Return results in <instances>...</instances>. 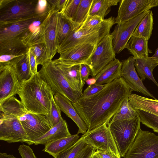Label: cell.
<instances>
[{
  "label": "cell",
  "mask_w": 158,
  "mask_h": 158,
  "mask_svg": "<svg viewBox=\"0 0 158 158\" xmlns=\"http://www.w3.org/2000/svg\"><path fill=\"white\" fill-rule=\"evenodd\" d=\"M132 91L124 79L120 77L106 84L97 94L79 98L73 106L86 124L89 132L109 123L123 101Z\"/></svg>",
  "instance_id": "obj_1"
},
{
  "label": "cell",
  "mask_w": 158,
  "mask_h": 158,
  "mask_svg": "<svg viewBox=\"0 0 158 158\" xmlns=\"http://www.w3.org/2000/svg\"><path fill=\"white\" fill-rule=\"evenodd\" d=\"M18 94L29 111L48 114L53 94L51 87L38 71L28 80L21 83Z\"/></svg>",
  "instance_id": "obj_2"
},
{
  "label": "cell",
  "mask_w": 158,
  "mask_h": 158,
  "mask_svg": "<svg viewBox=\"0 0 158 158\" xmlns=\"http://www.w3.org/2000/svg\"><path fill=\"white\" fill-rule=\"evenodd\" d=\"M115 24V18L111 17L104 19L102 23L88 29L79 28L71 32L58 47L60 53L75 46L86 44L97 45L105 36L110 34V29Z\"/></svg>",
  "instance_id": "obj_3"
},
{
  "label": "cell",
  "mask_w": 158,
  "mask_h": 158,
  "mask_svg": "<svg viewBox=\"0 0 158 158\" xmlns=\"http://www.w3.org/2000/svg\"><path fill=\"white\" fill-rule=\"evenodd\" d=\"M141 123L138 114L133 118L109 123L110 130L121 157L125 156L133 143L141 129Z\"/></svg>",
  "instance_id": "obj_4"
},
{
  "label": "cell",
  "mask_w": 158,
  "mask_h": 158,
  "mask_svg": "<svg viewBox=\"0 0 158 158\" xmlns=\"http://www.w3.org/2000/svg\"><path fill=\"white\" fill-rule=\"evenodd\" d=\"M38 73L51 87L53 95L61 94L68 98L72 103L76 102L79 98L77 93L52 60L42 65Z\"/></svg>",
  "instance_id": "obj_5"
},
{
  "label": "cell",
  "mask_w": 158,
  "mask_h": 158,
  "mask_svg": "<svg viewBox=\"0 0 158 158\" xmlns=\"http://www.w3.org/2000/svg\"><path fill=\"white\" fill-rule=\"evenodd\" d=\"M124 158H158V136L140 129Z\"/></svg>",
  "instance_id": "obj_6"
},
{
  "label": "cell",
  "mask_w": 158,
  "mask_h": 158,
  "mask_svg": "<svg viewBox=\"0 0 158 158\" xmlns=\"http://www.w3.org/2000/svg\"><path fill=\"white\" fill-rule=\"evenodd\" d=\"M113 37L110 34L97 44L87 64L91 70L90 75L95 77L106 66L115 58L112 44Z\"/></svg>",
  "instance_id": "obj_7"
},
{
  "label": "cell",
  "mask_w": 158,
  "mask_h": 158,
  "mask_svg": "<svg viewBox=\"0 0 158 158\" xmlns=\"http://www.w3.org/2000/svg\"><path fill=\"white\" fill-rule=\"evenodd\" d=\"M18 117L26 132L27 143L30 145L52 128L45 115L31 112L26 108Z\"/></svg>",
  "instance_id": "obj_8"
},
{
  "label": "cell",
  "mask_w": 158,
  "mask_h": 158,
  "mask_svg": "<svg viewBox=\"0 0 158 158\" xmlns=\"http://www.w3.org/2000/svg\"><path fill=\"white\" fill-rule=\"evenodd\" d=\"M0 140L9 143H27L26 132L19 118L0 112Z\"/></svg>",
  "instance_id": "obj_9"
},
{
  "label": "cell",
  "mask_w": 158,
  "mask_h": 158,
  "mask_svg": "<svg viewBox=\"0 0 158 158\" xmlns=\"http://www.w3.org/2000/svg\"><path fill=\"white\" fill-rule=\"evenodd\" d=\"M108 123L89 132L82 136L86 142L96 149L110 152L118 157L120 156Z\"/></svg>",
  "instance_id": "obj_10"
},
{
  "label": "cell",
  "mask_w": 158,
  "mask_h": 158,
  "mask_svg": "<svg viewBox=\"0 0 158 158\" xmlns=\"http://www.w3.org/2000/svg\"><path fill=\"white\" fill-rule=\"evenodd\" d=\"M38 0H12L0 9V22H8L35 15Z\"/></svg>",
  "instance_id": "obj_11"
},
{
  "label": "cell",
  "mask_w": 158,
  "mask_h": 158,
  "mask_svg": "<svg viewBox=\"0 0 158 158\" xmlns=\"http://www.w3.org/2000/svg\"><path fill=\"white\" fill-rule=\"evenodd\" d=\"M158 6V0H121L115 24H122Z\"/></svg>",
  "instance_id": "obj_12"
},
{
  "label": "cell",
  "mask_w": 158,
  "mask_h": 158,
  "mask_svg": "<svg viewBox=\"0 0 158 158\" xmlns=\"http://www.w3.org/2000/svg\"><path fill=\"white\" fill-rule=\"evenodd\" d=\"M20 85L10 62L0 63V103L18 94Z\"/></svg>",
  "instance_id": "obj_13"
},
{
  "label": "cell",
  "mask_w": 158,
  "mask_h": 158,
  "mask_svg": "<svg viewBox=\"0 0 158 158\" xmlns=\"http://www.w3.org/2000/svg\"><path fill=\"white\" fill-rule=\"evenodd\" d=\"M147 11L124 23L117 24L115 26L110 34L113 37L112 44L116 54H118L126 48L128 42L136 27Z\"/></svg>",
  "instance_id": "obj_14"
},
{
  "label": "cell",
  "mask_w": 158,
  "mask_h": 158,
  "mask_svg": "<svg viewBox=\"0 0 158 158\" xmlns=\"http://www.w3.org/2000/svg\"><path fill=\"white\" fill-rule=\"evenodd\" d=\"M58 12L56 9H51L41 24L49 61L52 60L57 51L56 25Z\"/></svg>",
  "instance_id": "obj_15"
},
{
  "label": "cell",
  "mask_w": 158,
  "mask_h": 158,
  "mask_svg": "<svg viewBox=\"0 0 158 158\" xmlns=\"http://www.w3.org/2000/svg\"><path fill=\"white\" fill-rule=\"evenodd\" d=\"M135 60L132 56L122 60L121 77L124 79L131 91L137 92L154 99H156L145 86L136 72L134 65Z\"/></svg>",
  "instance_id": "obj_16"
},
{
  "label": "cell",
  "mask_w": 158,
  "mask_h": 158,
  "mask_svg": "<svg viewBox=\"0 0 158 158\" xmlns=\"http://www.w3.org/2000/svg\"><path fill=\"white\" fill-rule=\"evenodd\" d=\"M42 17L35 15L16 21L0 22V42L14 39H22L30 25Z\"/></svg>",
  "instance_id": "obj_17"
},
{
  "label": "cell",
  "mask_w": 158,
  "mask_h": 158,
  "mask_svg": "<svg viewBox=\"0 0 158 158\" xmlns=\"http://www.w3.org/2000/svg\"><path fill=\"white\" fill-rule=\"evenodd\" d=\"M96 46L86 44L75 46L60 53L58 59L63 64L72 66L87 64Z\"/></svg>",
  "instance_id": "obj_18"
},
{
  "label": "cell",
  "mask_w": 158,
  "mask_h": 158,
  "mask_svg": "<svg viewBox=\"0 0 158 158\" xmlns=\"http://www.w3.org/2000/svg\"><path fill=\"white\" fill-rule=\"evenodd\" d=\"M52 61L60 69L80 98L82 97L84 85L81 75L80 65L72 66L66 65L61 62L58 59Z\"/></svg>",
  "instance_id": "obj_19"
},
{
  "label": "cell",
  "mask_w": 158,
  "mask_h": 158,
  "mask_svg": "<svg viewBox=\"0 0 158 158\" xmlns=\"http://www.w3.org/2000/svg\"><path fill=\"white\" fill-rule=\"evenodd\" d=\"M54 99L60 110L70 118L77 125L78 128L77 134H85L88 127L73 105L72 102L66 97L60 94L53 95Z\"/></svg>",
  "instance_id": "obj_20"
},
{
  "label": "cell",
  "mask_w": 158,
  "mask_h": 158,
  "mask_svg": "<svg viewBox=\"0 0 158 158\" xmlns=\"http://www.w3.org/2000/svg\"><path fill=\"white\" fill-rule=\"evenodd\" d=\"M67 122L63 119L40 137L32 141V144L46 145L61 138L71 136Z\"/></svg>",
  "instance_id": "obj_21"
},
{
  "label": "cell",
  "mask_w": 158,
  "mask_h": 158,
  "mask_svg": "<svg viewBox=\"0 0 158 158\" xmlns=\"http://www.w3.org/2000/svg\"><path fill=\"white\" fill-rule=\"evenodd\" d=\"M121 62L116 58L106 66L94 77L96 84H106L121 77Z\"/></svg>",
  "instance_id": "obj_22"
},
{
  "label": "cell",
  "mask_w": 158,
  "mask_h": 158,
  "mask_svg": "<svg viewBox=\"0 0 158 158\" xmlns=\"http://www.w3.org/2000/svg\"><path fill=\"white\" fill-rule=\"evenodd\" d=\"M81 25L58 12L56 25L58 48L71 32L78 29Z\"/></svg>",
  "instance_id": "obj_23"
},
{
  "label": "cell",
  "mask_w": 158,
  "mask_h": 158,
  "mask_svg": "<svg viewBox=\"0 0 158 158\" xmlns=\"http://www.w3.org/2000/svg\"><path fill=\"white\" fill-rule=\"evenodd\" d=\"M134 65L139 76L142 81L147 78L152 81L158 87V83L152 73L154 69L158 65V61L152 57L136 59L134 62Z\"/></svg>",
  "instance_id": "obj_24"
},
{
  "label": "cell",
  "mask_w": 158,
  "mask_h": 158,
  "mask_svg": "<svg viewBox=\"0 0 158 158\" xmlns=\"http://www.w3.org/2000/svg\"><path fill=\"white\" fill-rule=\"evenodd\" d=\"M77 133L67 137L60 138L45 145L42 151L48 153L54 157L69 148L80 139Z\"/></svg>",
  "instance_id": "obj_25"
},
{
  "label": "cell",
  "mask_w": 158,
  "mask_h": 158,
  "mask_svg": "<svg viewBox=\"0 0 158 158\" xmlns=\"http://www.w3.org/2000/svg\"><path fill=\"white\" fill-rule=\"evenodd\" d=\"M148 40L132 35L129 40L126 48L136 59L146 58L152 52L148 46Z\"/></svg>",
  "instance_id": "obj_26"
},
{
  "label": "cell",
  "mask_w": 158,
  "mask_h": 158,
  "mask_svg": "<svg viewBox=\"0 0 158 158\" xmlns=\"http://www.w3.org/2000/svg\"><path fill=\"white\" fill-rule=\"evenodd\" d=\"M130 105L135 110L146 111L158 115V100L131 94L129 98Z\"/></svg>",
  "instance_id": "obj_27"
},
{
  "label": "cell",
  "mask_w": 158,
  "mask_h": 158,
  "mask_svg": "<svg viewBox=\"0 0 158 158\" xmlns=\"http://www.w3.org/2000/svg\"><path fill=\"white\" fill-rule=\"evenodd\" d=\"M28 48L21 39H12L0 42V55L21 56L27 53Z\"/></svg>",
  "instance_id": "obj_28"
},
{
  "label": "cell",
  "mask_w": 158,
  "mask_h": 158,
  "mask_svg": "<svg viewBox=\"0 0 158 158\" xmlns=\"http://www.w3.org/2000/svg\"><path fill=\"white\" fill-rule=\"evenodd\" d=\"M13 66L19 82L26 81L32 76L27 53L10 61Z\"/></svg>",
  "instance_id": "obj_29"
},
{
  "label": "cell",
  "mask_w": 158,
  "mask_h": 158,
  "mask_svg": "<svg viewBox=\"0 0 158 158\" xmlns=\"http://www.w3.org/2000/svg\"><path fill=\"white\" fill-rule=\"evenodd\" d=\"M153 15L152 10H148L137 26L132 35L149 40L153 30L154 24Z\"/></svg>",
  "instance_id": "obj_30"
},
{
  "label": "cell",
  "mask_w": 158,
  "mask_h": 158,
  "mask_svg": "<svg viewBox=\"0 0 158 158\" xmlns=\"http://www.w3.org/2000/svg\"><path fill=\"white\" fill-rule=\"evenodd\" d=\"M120 0H93L89 15H97L103 19L110 10L112 6H117Z\"/></svg>",
  "instance_id": "obj_31"
},
{
  "label": "cell",
  "mask_w": 158,
  "mask_h": 158,
  "mask_svg": "<svg viewBox=\"0 0 158 158\" xmlns=\"http://www.w3.org/2000/svg\"><path fill=\"white\" fill-rule=\"evenodd\" d=\"M22 39L23 43L28 48L36 44L44 43L41 25L38 26L30 25Z\"/></svg>",
  "instance_id": "obj_32"
},
{
  "label": "cell",
  "mask_w": 158,
  "mask_h": 158,
  "mask_svg": "<svg viewBox=\"0 0 158 158\" xmlns=\"http://www.w3.org/2000/svg\"><path fill=\"white\" fill-rule=\"evenodd\" d=\"M128 98L123 101L119 110L110 119L109 123L133 118L138 115L137 110L130 104Z\"/></svg>",
  "instance_id": "obj_33"
},
{
  "label": "cell",
  "mask_w": 158,
  "mask_h": 158,
  "mask_svg": "<svg viewBox=\"0 0 158 158\" xmlns=\"http://www.w3.org/2000/svg\"><path fill=\"white\" fill-rule=\"evenodd\" d=\"M93 0H81L72 20L76 23L80 24L81 25L89 16Z\"/></svg>",
  "instance_id": "obj_34"
},
{
  "label": "cell",
  "mask_w": 158,
  "mask_h": 158,
  "mask_svg": "<svg viewBox=\"0 0 158 158\" xmlns=\"http://www.w3.org/2000/svg\"><path fill=\"white\" fill-rule=\"evenodd\" d=\"M87 144L82 136L76 143L54 158H75Z\"/></svg>",
  "instance_id": "obj_35"
},
{
  "label": "cell",
  "mask_w": 158,
  "mask_h": 158,
  "mask_svg": "<svg viewBox=\"0 0 158 158\" xmlns=\"http://www.w3.org/2000/svg\"><path fill=\"white\" fill-rule=\"evenodd\" d=\"M141 122L158 133V115L143 110H136Z\"/></svg>",
  "instance_id": "obj_36"
},
{
  "label": "cell",
  "mask_w": 158,
  "mask_h": 158,
  "mask_svg": "<svg viewBox=\"0 0 158 158\" xmlns=\"http://www.w3.org/2000/svg\"><path fill=\"white\" fill-rule=\"evenodd\" d=\"M30 48H32L36 56L38 65H43L49 61L47 53L46 47L44 43L36 44Z\"/></svg>",
  "instance_id": "obj_37"
},
{
  "label": "cell",
  "mask_w": 158,
  "mask_h": 158,
  "mask_svg": "<svg viewBox=\"0 0 158 158\" xmlns=\"http://www.w3.org/2000/svg\"><path fill=\"white\" fill-rule=\"evenodd\" d=\"M52 127L58 123L63 118L61 115V110L52 98L50 110L48 115L46 116Z\"/></svg>",
  "instance_id": "obj_38"
},
{
  "label": "cell",
  "mask_w": 158,
  "mask_h": 158,
  "mask_svg": "<svg viewBox=\"0 0 158 158\" xmlns=\"http://www.w3.org/2000/svg\"><path fill=\"white\" fill-rule=\"evenodd\" d=\"M81 0H67L62 10L59 12L67 18L72 20Z\"/></svg>",
  "instance_id": "obj_39"
},
{
  "label": "cell",
  "mask_w": 158,
  "mask_h": 158,
  "mask_svg": "<svg viewBox=\"0 0 158 158\" xmlns=\"http://www.w3.org/2000/svg\"><path fill=\"white\" fill-rule=\"evenodd\" d=\"M51 10V6L48 0H38L35 8L36 15L44 16L47 15Z\"/></svg>",
  "instance_id": "obj_40"
},
{
  "label": "cell",
  "mask_w": 158,
  "mask_h": 158,
  "mask_svg": "<svg viewBox=\"0 0 158 158\" xmlns=\"http://www.w3.org/2000/svg\"><path fill=\"white\" fill-rule=\"evenodd\" d=\"M104 19L98 15H89L79 28L88 29L94 27L102 23Z\"/></svg>",
  "instance_id": "obj_41"
},
{
  "label": "cell",
  "mask_w": 158,
  "mask_h": 158,
  "mask_svg": "<svg viewBox=\"0 0 158 158\" xmlns=\"http://www.w3.org/2000/svg\"><path fill=\"white\" fill-rule=\"evenodd\" d=\"M106 85H98L95 84L88 85L83 92L82 97H88L97 94L101 90L105 87Z\"/></svg>",
  "instance_id": "obj_42"
},
{
  "label": "cell",
  "mask_w": 158,
  "mask_h": 158,
  "mask_svg": "<svg viewBox=\"0 0 158 158\" xmlns=\"http://www.w3.org/2000/svg\"><path fill=\"white\" fill-rule=\"evenodd\" d=\"M29 64L32 75L38 73V64L36 57L31 48H29L27 52Z\"/></svg>",
  "instance_id": "obj_43"
},
{
  "label": "cell",
  "mask_w": 158,
  "mask_h": 158,
  "mask_svg": "<svg viewBox=\"0 0 158 158\" xmlns=\"http://www.w3.org/2000/svg\"><path fill=\"white\" fill-rule=\"evenodd\" d=\"M18 150L22 158H36L33 150L29 146L21 145Z\"/></svg>",
  "instance_id": "obj_44"
},
{
  "label": "cell",
  "mask_w": 158,
  "mask_h": 158,
  "mask_svg": "<svg viewBox=\"0 0 158 158\" xmlns=\"http://www.w3.org/2000/svg\"><path fill=\"white\" fill-rule=\"evenodd\" d=\"M96 149L87 144L75 158H92Z\"/></svg>",
  "instance_id": "obj_45"
},
{
  "label": "cell",
  "mask_w": 158,
  "mask_h": 158,
  "mask_svg": "<svg viewBox=\"0 0 158 158\" xmlns=\"http://www.w3.org/2000/svg\"><path fill=\"white\" fill-rule=\"evenodd\" d=\"M80 65V73L83 85H84L86 80L89 78L91 74V70L89 66L86 64H82Z\"/></svg>",
  "instance_id": "obj_46"
},
{
  "label": "cell",
  "mask_w": 158,
  "mask_h": 158,
  "mask_svg": "<svg viewBox=\"0 0 158 158\" xmlns=\"http://www.w3.org/2000/svg\"><path fill=\"white\" fill-rule=\"evenodd\" d=\"M51 6V9L60 12L64 7L67 0H48Z\"/></svg>",
  "instance_id": "obj_47"
},
{
  "label": "cell",
  "mask_w": 158,
  "mask_h": 158,
  "mask_svg": "<svg viewBox=\"0 0 158 158\" xmlns=\"http://www.w3.org/2000/svg\"><path fill=\"white\" fill-rule=\"evenodd\" d=\"M95 153L100 158H121L108 151L97 149Z\"/></svg>",
  "instance_id": "obj_48"
},
{
  "label": "cell",
  "mask_w": 158,
  "mask_h": 158,
  "mask_svg": "<svg viewBox=\"0 0 158 158\" xmlns=\"http://www.w3.org/2000/svg\"><path fill=\"white\" fill-rule=\"evenodd\" d=\"M20 56H21L8 54L0 55V63H4L9 62L14 59Z\"/></svg>",
  "instance_id": "obj_49"
},
{
  "label": "cell",
  "mask_w": 158,
  "mask_h": 158,
  "mask_svg": "<svg viewBox=\"0 0 158 158\" xmlns=\"http://www.w3.org/2000/svg\"><path fill=\"white\" fill-rule=\"evenodd\" d=\"M0 158H18L12 155L6 153H0Z\"/></svg>",
  "instance_id": "obj_50"
},
{
  "label": "cell",
  "mask_w": 158,
  "mask_h": 158,
  "mask_svg": "<svg viewBox=\"0 0 158 158\" xmlns=\"http://www.w3.org/2000/svg\"><path fill=\"white\" fill-rule=\"evenodd\" d=\"M12 0H0V9L6 6Z\"/></svg>",
  "instance_id": "obj_51"
},
{
  "label": "cell",
  "mask_w": 158,
  "mask_h": 158,
  "mask_svg": "<svg viewBox=\"0 0 158 158\" xmlns=\"http://www.w3.org/2000/svg\"><path fill=\"white\" fill-rule=\"evenodd\" d=\"M96 82V80L94 77H92L91 78H88L85 81V83L89 85H92L95 84Z\"/></svg>",
  "instance_id": "obj_52"
},
{
  "label": "cell",
  "mask_w": 158,
  "mask_h": 158,
  "mask_svg": "<svg viewBox=\"0 0 158 158\" xmlns=\"http://www.w3.org/2000/svg\"><path fill=\"white\" fill-rule=\"evenodd\" d=\"M152 57L158 61V47L155 50L154 54Z\"/></svg>",
  "instance_id": "obj_53"
},
{
  "label": "cell",
  "mask_w": 158,
  "mask_h": 158,
  "mask_svg": "<svg viewBox=\"0 0 158 158\" xmlns=\"http://www.w3.org/2000/svg\"><path fill=\"white\" fill-rule=\"evenodd\" d=\"M92 158H100L96 154L94 153L93 155Z\"/></svg>",
  "instance_id": "obj_54"
}]
</instances>
